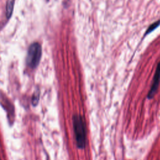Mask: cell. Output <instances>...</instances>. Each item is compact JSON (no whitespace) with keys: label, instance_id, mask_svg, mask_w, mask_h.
I'll use <instances>...</instances> for the list:
<instances>
[{"label":"cell","instance_id":"cell-3","mask_svg":"<svg viewBox=\"0 0 160 160\" xmlns=\"http://www.w3.org/2000/svg\"><path fill=\"white\" fill-rule=\"evenodd\" d=\"M159 81H160V62H159L156 70V72L154 74V79H153V81H152V86L151 88V89L149 91V92L148 93V98L149 99L152 98L154 94H156V92L158 89V86H159Z\"/></svg>","mask_w":160,"mask_h":160},{"label":"cell","instance_id":"cell-2","mask_svg":"<svg viewBox=\"0 0 160 160\" xmlns=\"http://www.w3.org/2000/svg\"><path fill=\"white\" fill-rule=\"evenodd\" d=\"M41 53V46L38 42H34L30 45L26 58L27 65L30 68L34 69L38 66L40 62Z\"/></svg>","mask_w":160,"mask_h":160},{"label":"cell","instance_id":"cell-5","mask_svg":"<svg viewBox=\"0 0 160 160\" xmlns=\"http://www.w3.org/2000/svg\"><path fill=\"white\" fill-rule=\"evenodd\" d=\"M12 8H13V2L9 1L7 4V16L8 18L11 16V14L12 11Z\"/></svg>","mask_w":160,"mask_h":160},{"label":"cell","instance_id":"cell-7","mask_svg":"<svg viewBox=\"0 0 160 160\" xmlns=\"http://www.w3.org/2000/svg\"><path fill=\"white\" fill-rule=\"evenodd\" d=\"M0 160H1V158H0Z\"/></svg>","mask_w":160,"mask_h":160},{"label":"cell","instance_id":"cell-4","mask_svg":"<svg viewBox=\"0 0 160 160\" xmlns=\"http://www.w3.org/2000/svg\"><path fill=\"white\" fill-rule=\"evenodd\" d=\"M160 24V21H158L156 22H155L154 23L151 24L149 26V27L148 28L146 33H145V36L147 34H149V32H151V31H152L153 30H154L158 26H159Z\"/></svg>","mask_w":160,"mask_h":160},{"label":"cell","instance_id":"cell-6","mask_svg":"<svg viewBox=\"0 0 160 160\" xmlns=\"http://www.w3.org/2000/svg\"><path fill=\"white\" fill-rule=\"evenodd\" d=\"M39 92H35L34 96H33V98H32V104L34 106L38 104V102L39 101Z\"/></svg>","mask_w":160,"mask_h":160},{"label":"cell","instance_id":"cell-1","mask_svg":"<svg viewBox=\"0 0 160 160\" xmlns=\"http://www.w3.org/2000/svg\"><path fill=\"white\" fill-rule=\"evenodd\" d=\"M73 128L76 144L78 148L83 149L86 146V129L83 118L81 116L75 114L72 117Z\"/></svg>","mask_w":160,"mask_h":160}]
</instances>
